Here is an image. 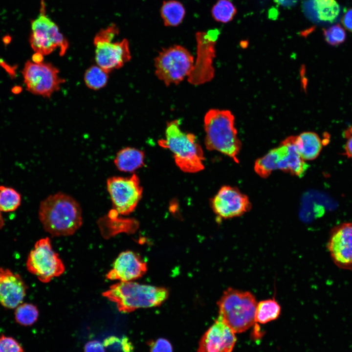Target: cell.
<instances>
[{
	"mask_svg": "<svg viewBox=\"0 0 352 352\" xmlns=\"http://www.w3.org/2000/svg\"><path fill=\"white\" fill-rule=\"evenodd\" d=\"M236 340L234 332L219 316L201 337L198 352H232Z\"/></svg>",
	"mask_w": 352,
	"mask_h": 352,
	"instance_id": "2e32d148",
	"label": "cell"
},
{
	"mask_svg": "<svg viewBox=\"0 0 352 352\" xmlns=\"http://www.w3.org/2000/svg\"><path fill=\"white\" fill-rule=\"evenodd\" d=\"M85 352H105V349L102 343L97 340L88 342L85 345Z\"/></svg>",
	"mask_w": 352,
	"mask_h": 352,
	"instance_id": "4dcf8cb0",
	"label": "cell"
},
{
	"mask_svg": "<svg viewBox=\"0 0 352 352\" xmlns=\"http://www.w3.org/2000/svg\"><path fill=\"white\" fill-rule=\"evenodd\" d=\"M211 13L214 20L226 23L234 19L237 10L230 0H218L212 7Z\"/></svg>",
	"mask_w": 352,
	"mask_h": 352,
	"instance_id": "cb8c5ba5",
	"label": "cell"
},
{
	"mask_svg": "<svg viewBox=\"0 0 352 352\" xmlns=\"http://www.w3.org/2000/svg\"><path fill=\"white\" fill-rule=\"evenodd\" d=\"M102 295L115 303L120 311L130 312L161 305L167 299L168 291L162 287L127 281L112 285Z\"/></svg>",
	"mask_w": 352,
	"mask_h": 352,
	"instance_id": "277c9868",
	"label": "cell"
},
{
	"mask_svg": "<svg viewBox=\"0 0 352 352\" xmlns=\"http://www.w3.org/2000/svg\"><path fill=\"white\" fill-rule=\"evenodd\" d=\"M40 4L39 15L31 21V46L35 52L43 56L57 49L60 55L63 56L68 47V42L57 25L47 15L44 0H41Z\"/></svg>",
	"mask_w": 352,
	"mask_h": 352,
	"instance_id": "9c48e42d",
	"label": "cell"
},
{
	"mask_svg": "<svg viewBox=\"0 0 352 352\" xmlns=\"http://www.w3.org/2000/svg\"><path fill=\"white\" fill-rule=\"evenodd\" d=\"M194 57L184 47L163 48L154 59L155 74L166 86L177 85L192 72Z\"/></svg>",
	"mask_w": 352,
	"mask_h": 352,
	"instance_id": "ba28073f",
	"label": "cell"
},
{
	"mask_svg": "<svg viewBox=\"0 0 352 352\" xmlns=\"http://www.w3.org/2000/svg\"><path fill=\"white\" fill-rule=\"evenodd\" d=\"M107 187L117 214L128 215L132 212L141 198L143 188L137 175L127 177L112 176L107 181Z\"/></svg>",
	"mask_w": 352,
	"mask_h": 352,
	"instance_id": "8fae6325",
	"label": "cell"
},
{
	"mask_svg": "<svg viewBox=\"0 0 352 352\" xmlns=\"http://www.w3.org/2000/svg\"><path fill=\"white\" fill-rule=\"evenodd\" d=\"M215 213L220 218H233L249 211L251 204L248 197L238 188L225 185L221 187L211 201Z\"/></svg>",
	"mask_w": 352,
	"mask_h": 352,
	"instance_id": "5bb4252c",
	"label": "cell"
},
{
	"mask_svg": "<svg viewBox=\"0 0 352 352\" xmlns=\"http://www.w3.org/2000/svg\"><path fill=\"white\" fill-rule=\"evenodd\" d=\"M43 55L40 53L36 52L32 56L33 62L40 63L43 62Z\"/></svg>",
	"mask_w": 352,
	"mask_h": 352,
	"instance_id": "836d02e7",
	"label": "cell"
},
{
	"mask_svg": "<svg viewBox=\"0 0 352 352\" xmlns=\"http://www.w3.org/2000/svg\"><path fill=\"white\" fill-rule=\"evenodd\" d=\"M39 310L37 307L30 303H21L15 308L14 318L19 325L30 326L38 320Z\"/></svg>",
	"mask_w": 352,
	"mask_h": 352,
	"instance_id": "d4e9b609",
	"label": "cell"
},
{
	"mask_svg": "<svg viewBox=\"0 0 352 352\" xmlns=\"http://www.w3.org/2000/svg\"><path fill=\"white\" fill-rule=\"evenodd\" d=\"M119 29L115 24L102 29L94 38L97 65L110 73L123 66L131 59L128 41L124 39L113 42Z\"/></svg>",
	"mask_w": 352,
	"mask_h": 352,
	"instance_id": "52a82bcc",
	"label": "cell"
},
{
	"mask_svg": "<svg viewBox=\"0 0 352 352\" xmlns=\"http://www.w3.org/2000/svg\"><path fill=\"white\" fill-rule=\"evenodd\" d=\"M309 6L313 19L323 23L336 22L342 13L341 6L336 0H311Z\"/></svg>",
	"mask_w": 352,
	"mask_h": 352,
	"instance_id": "d6986e66",
	"label": "cell"
},
{
	"mask_svg": "<svg viewBox=\"0 0 352 352\" xmlns=\"http://www.w3.org/2000/svg\"><path fill=\"white\" fill-rule=\"evenodd\" d=\"M180 124L178 119L167 122L165 137L158 140V145L173 153L176 165L183 172L194 173L201 171L204 168L202 147L195 135L183 132Z\"/></svg>",
	"mask_w": 352,
	"mask_h": 352,
	"instance_id": "3957f363",
	"label": "cell"
},
{
	"mask_svg": "<svg viewBox=\"0 0 352 352\" xmlns=\"http://www.w3.org/2000/svg\"><path fill=\"white\" fill-rule=\"evenodd\" d=\"M295 136H289L280 145L270 150L255 162L254 171L262 178H266L276 170L300 177L304 176L309 165L299 154L295 144Z\"/></svg>",
	"mask_w": 352,
	"mask_h": 352,
	"instance_id": "8992f818",
	"label": "cell"
},
{
	"mask_svg": "<svg viewBox=\"0 0 352 352\" xmlns=\"http://www.w3.org/2000/svg\"><path fill=\"white\" fill-rule=\"evenodd\" d=\"M294 141L299 154L305 161L317 158L323 147L319 136L311 132H304L295 136Z\"/></svg>",
	"mask_w": 352,
	"mask_h": 352,
	"instance_id": "ffe728a7",
	"label": "cell"
},
{
	"mask_svg": "<svg viewBox=\"0 0 352 352\" xmlns=\"http://www.w3.org/2000/svg\"><path fill=\"white\" fill-rule=\"evenodd\" d=\"M219 34L217 29L196 33L197 57L193 69L188 77V81L191 84L201 85L213 78L215 70L213 62L216 56L215 44Z\"/></svg>",
	"mask_w": 352,
	"mask_h": 352,
	"instance_id": "4fadbf2b",
	"label": "cell"
},
{
	"mask_svg": "<svg viewBox=\"0 0 352 352\" xmlns=\"http://www.w3.org/2000/svg\"><path fill=\"white\" fill-rule=\"evenodd\" d=\"M150 352H173L170 342L165 338H160L150 343Z\"/></svg>",
	"mask_w": 352,
	"mask_h": 352,
	"instance_id": "f546056e",
	"label": "cell"
},
{
	"mask_svg": "<svg viewBox=\"0 0 352 352\" xmlns=\"http://www.w3.org/2000/svg\"><path fill=\"white\" fill-rule=\"evenodd\" d=\"M257 301L247 291L229 288L218 302L219 317L234 333L248 330L255 323Z\"/></svg>",
	"mask_w": 352,
	"mask_h": 352,
	"instance_id": "5b68a950",
	"label": "cell"
},
{
	"mask_svg": "<svg viewBox=\"0 0 352 352\" xmlns=\"http://www.w3.org/2000/svg\"><path fill=\"white\" fill-rule=\"evenodd\" d=\"M344 154L352 159V136L348 138L345 145Z\"/></svg>",
	"mask_w": 352,
	"mask_h": 352,
	"instance_id": "d6a6232c",
	"label": "cell"
},
{
	"mask_svg": "<svg viewBox=\"0 0 352 352\" xmlns=\"http://www.w3.org/2000/svg\"><path fill=\"white\" fill-rule=\"evenodd\" d=\"M109 73L97 66H92L87 69L84 74L86 85L89 88L98 90L104 87L109 79Z\"/></svg>",
	"mask_w": 352,
	"mask_h": 352,
	"instance_id": "4316f807",
	"label": "cell"
},
{
	"mask_svg": "<svg viewBox=\"0 0 352 352\" xmlns=\"http://www.w3.org/2000/svg\"><path fill=\"white\" fill-rule=\"evenodd\" d=\"M22 72L27 89L44 97H50L65 82L60 76L58 69L50 63L28 61Z\"/></svg>",
	"mask_w": 352,
	"mask_h": 352,
	"instance_id": "7c38bea8",
	"label": "cell"
},
{
	"mask_svg": "<svg viewBox=\"0 0 352 352\" xmlns=\"http://www.w3.org/2000/svg\"><path fill=\"white\" fill-rule=\"evenodd\" d=\"M281 312V307L274 298L260 301L257 304L255 321L265 324L276 319Z\"/></svg>",
	"mask_w": 352,
	"mask_h": 352,
	"instance_id": "603a6c76",
	"label": "cell"
},
{
	"mask_svg": "<svg viewBox=\"0 0 352 352\" xmlns=\"http://www.w3.org/2000/svg\"><path fill=\"white\" fill-rule=\"evenodd\" d=\"M27 287L20 274L0 267V304L14 309L22 303Z\"/></svg>",
	"mask_w": 352,
	"mask_h": 352,
	"instance_id": "e0dca14e",
	"label": "cell"
},
{
	"mask_svg": "<svg viewBox=\"0 0 352 352\" xmlns=\"http://www.w3.org/2000/svg\"><path fill=\"white\" fill-rule=\"evenodd\" d=\"M327 248L337 266L352 271V222L339 224L331 229Z\"/></svg>",
	"mask_w": 352,
	"mask_h": 352,
	"instance_id": "9a60e30c",
	"label": "cell"
},
{
	"mask_svg": "<svg viewBox=\"0 0 352 352\" xmlns=\"http://www.w3.org/2000/svg\"><path fill=\"white\" fill-rule=\"evenodd\" d=\"M26 266L27 270L42 282H49L60 276L65 268L58 254L52 248L49 238L39 240L29 252Z\"/></svg>",
	"mask_w": 352,
	"mask_h": 352,
	"instance_id": "30bf717a",
	"label": "cell"
},
{
	"mask_svg": "<svg viewBox=\"0 0 352 352\" xmlns=\"http://www.w3.org/2000/svg\"><path fill=\"white\" fill-rule=\"evenodd\" d=\"M160 13L165 26L176 27L183 22L186 10L181 2L176 0H168L163 1Z\"/></svg>",
	"mask_w": 352,
	"mask_h": 352,
	"instance_id": "7402d4cb",
	"label": "cell"
},
{
	"mask_svg": "<svg viewBox=\"0 0 352 352\" xmlns=\"http://www.w3.org/2000/svg\"><path fill=\"white\" fill-rule=\"evenodd\" d=\"M4 225V220L2 216L1 212L0 210V229H1Z\"/></svg>",
	"mask_w": 352,
	"mask_h": 352,
	"instance_id": "e575fe53",
	"label": "cell"
},
{
	"mask_svg": "<svg viewBox=\"0 0 352 352\" xmlns=\"http://www.w3.org/2000/svg\"><path fill=\"white\" fill-rule=\"evenodd\" d=\"M275 2L278 4H282L284 3L285 0H274Z\"/></svg>",
	"mask_w": 352,
	"mask_h": 352,
	"instance_id": "d590c367",
	"label": "cell"
},
{
	"mask_svg": "<svg viewBox=\"0 0 352 352\" xmlns=\"http://www.w3.org/2000/svg\"><path fill=\"white\" fill-rule=\"evenodd\" d=\"M39 217L44 229L55 237L73 234L83 220L79 203L62 192L50 195L41 202Z\"/></svg>",
	"mask_w": 352,
	"mask_h": 352,
	"instance_id": "6da1fadb",
	"label": "cell"
},
{
	"mask_svg": "<svg viewBox=\"0 0 352 352\" xmlns=\"http://www.w3.org/2000/svg\"><path fill=\"white\" fill-rule=\"evenodd\" d=\"M21 196L14 189L0 186V210L10 212L15 211L21 203Z\"/></svg>",
	"mask_w": 352,
	"mask_h": 352,
	"instance_id": "484cf974",
	"label": "cell"
},
{
	"mask_svg": "<svg viewBox=\"0 0 352 352\" xmlns=\"http://www.w3.org/2000/svg\"><path fill=\"white\" fill-rule=\"evenodd\" d=\"M0 352H24L22 345L14 337L0 335Z\"/></svg>",
	"mask_w": 352,
	"mask_h": 352,
	"instance_id": "f1b7e54d",
	"label": "cell"
},
{
	"mask_svg": "<svg viewBox=\"0 0 352 352\" xmlns=\"http://www.w3.org/2000/svg\"><path fill=\"white\" fill-rule=\"evenodd\" d=\"M325 41L330 45L336 46L344 42L346 38L345 29L339 24H335L323 29Z\"/></svg>",
	"mask_w": 352,
	"mask_h": 352,
	"instance_id": "83f0119b",
	"label": "cell"
},
{
	"mask_svg": "<svg viewBox=\"0 0 352 352\" xmlns=\"http://www.w3.org/2000/svg\"><path fill=\"white\" fill-rule=\"evenodd\" d=\"M144 153L141 150L126 147L117 153L114 163L121 172H133L144 165Z\"/></svg>",
	"mask_w": 352,
	"mask_h": 352,
	"instance_id": "44dd1931",
	"label": "cell"
},
{
	"mask_svg": "<svg viewBox=\"0 0 352 352\" xmlns=\"http://www.w3.org/2000/svg\"><path fill=\"white\" fill-rule=\"evenodd\" d=\"M147 269L146 263L137 254L132 251H126L115 259L106 277L120 282L132 281L143 275Z\"/></svg>",
	"mask_w": 352,
	"mask_h": 352,
	"instance_id": "ac0fdd59",
	"label": "cell"
},
{
	"mask_svg": "<svg viewBox=\"0 0 352 352\" xmlns=\"http://www.w3.org/2000/svg\"><path fill=\"white\" fill-rule=\"evenodd\" d=\"M205 146L209 151L219 152L239 162L242 143L237 136L234 116L228 110L211 109L204 118Z\"/></svg>",
	"mask_w": 352,
	"mask_h": 352,
	"instance_id": "7a4b0ae2",
	"label": "cell"
},
{
	"mask_svg": "<svg viewBox=\"0 0 352 352\" xmlns=\"http://www.w3.org/2000/svg\"><path fill=\"white\" fill-rule=\"evenodd\" d=\"M341 21L344 26L349 31L352 32V9H349L344 14Z\"/></svg>",
	"mask_w": 352,
	"mask_h": 352,
	"instance_id": "1f68e13d",
	"label": "cell"
}]
</instances>
